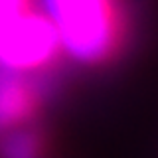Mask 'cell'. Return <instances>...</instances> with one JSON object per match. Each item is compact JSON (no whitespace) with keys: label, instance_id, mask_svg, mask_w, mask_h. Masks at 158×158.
Segmentation results:
<instances>
[{"label":"cell","instance_id":"1","mask_svg":"<svg viewBox=\"0 0 158 158\" xmlns=\"http://www.w3.org/2000/svg\"><path fill=\"white\" fill-rule=\"evenodd\" d=\"M59 46L81 61H99L113 52L118 18L113 0H42Z\"/></svg>","mask_w":158,"mask_h":158},{"label":"cell","instance_id":"2","mask_svg":"<svg viewBox=\"0 0 158 158\" xmlns=\"http://www.w3.org/2000/svg\"><path fill=\"white\" fill-rule=\"evenodd\" d=\"M59 48L52 22L40 12L28 10L0 42V67L24 71L44 65Z\"/></svg>","mask_w":158,"mask_h":158},{"label":"cell","instance_id":"3","mask_svg":"<svg viewBox=\"0 0 158 158\" xmlns=\"http://www.w3.org/2000/svg\"><path fill=\"white\" fill-rule=\"evenodd\" d=\"M14 73L0 67V127L22 121L32 109V93Z\"/></svg>","mask_w":158,"mask_h":158},{"label":"cell","instance_id":"4","mask_svg":"<svg viewBox=\"0 0 158 158\" xmlns=\"http://www.w3.org/2000/svg\"><path fill=\"white\" fill-rule=\"evenodd\" d=\"M30 10L28 0H0V42Z\"/></svg>","mask_w":158,"mask_h":158},{"label":"cell","instance_id":"5","mask_svg":"<svg viewBox=\"0 0 158 158\" xmlns=\"http://www.w3.org/2000/svg\"><path fill=\"white\" fill-rule=\"evenodd\" d=\"M6 158H36L38 156V140L30 132H18L14 135L4 146Z\"/></svg>","mask_w":158,"mask_h":158}]
</instances>
